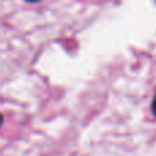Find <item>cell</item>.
Instances as JSON below:
<instances>
[{"mask_svg": "<svg viewBox=\"0 0 156 156\" xmlns=\"http://www.w3.org/2000/svg\"><path fill=\"white\" fill-rule=\"evenodd\" d=\"M152 112H154V115L156 116V94H155L154 100H152Z\"/></svg>", "mask_w": 156, "mask_h": 156, "instance_id": "6da1fadb", "label": "cell"}, {"mask_svg": "<svg viewBox=\"0 0 156 156\" xmlns=\"http://www.w3.org/2000/svg\"><path fill=\"white\" fill-rule=\"evenodd\" d=\"M3 121H4V116H3V114H0V127L3 125Z\"/></svg>", "mask_w": 156, "mask_h": 156, "instance_id": "7a4b0ae2", "label": "cell"}, {"mask_svg": "<svg viewBox=\"0 0 156 156\" xmlns=\"http://www.w3.org/2000/svg\"><path fill=\"white\" fill-rule=\"evenodd\" d=\"M26 2H29V3H36V2H40V0H26Z\"/></svg>", "mask_w": 156, "mask_h": 156, "instance_id": "3957f363", "label": "cell"}]
</instances>
